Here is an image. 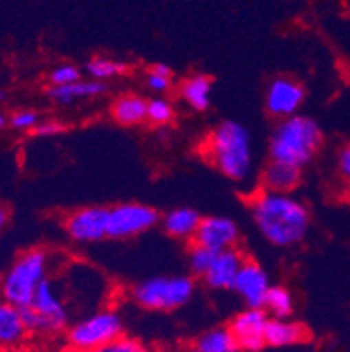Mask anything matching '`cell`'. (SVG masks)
Returning a JSON list of instances; mask_svg holds the SVG:
<instances>
[{
  "mask_svg": "<svg viewBox=\"0 0 350 352\" xmlns=\"http://www.w3.org/2000/svg\"><path fill=\"white\" fill-rule=\"evenodd\" d=\"M250 214L261 235L277 248L300 244L310 230V210L291 193L261 191L250 201Z\"/></svg>",
  "mask_w": 350,
  "mask_h": 352,
  "instance_id": "obj_1",
  "label": "cell"
},
{
  "mask_svg": "<svg viewBox=\"0 0 350 352\" xmlns=\"http://www.w3.org/2000/svg\"><path fill=\"white\" fill-rule=\"evenodd\" d=\"M205 153L212 165L231 181H247L252 172V139L249 130L237 121L221 123L207 139Z\"/></svg>",
  "mask_w": 350,
  "mask_h": 352,
  "instance_id": "obj_2",
  "label": "cell"
},
{
  "mask_svg": "<svg viewBox=\"0 0 350 352\" xmlns=\"http://www.w3.org/2000/svg\"><path fill=\"white\" fill-rule=\"evenodd\" d=\"M322 146L320 126L308 116L284 118L275 126L270 137V160L291 163L294 166H307Z\"/></svg>",
  "mask_w": 350,
  "mask_h": 352,
  "instance_id": "obj_3",
  "label": "cell"
},
{
  "mask_svg": "<svg viewBox=\"0 0 350 352\" xmlns=\"http://www.w3.org/2000/svg\"><path fill=\"white\" fill-rule=\"evenodd\" d=\"M47 252L43 249L21 252L0 280V296L18 309L27 307L39 287L47 280Z\"/></svg>",
  "mask_w": 350,
  "mask_h": 352,
  "instance_id": "obj_4",
  "label": "cell"
},
{
  "mask_svg": "<svg viewBox=\"0 0 350 352\" xmlns=\"http://www.w3.org/2000/svg\"><path fill=\"white\" fill-rule=\"evenodd\" d=\"M124 322L112 309L98 310L74 322L67 331V344L72 352H88L123 337Z\"/></svg>",
  "mask_w": 350,
  "mask_h": 352,
  "instance_id": "obj_5",
  "label": "cell"
},
{
  "mask_svg": "<svg viewBox=\"0 0 350 352\" xmlns=\"http://www.w3.org/2000/svg\"><path fill=\"white\" fill-rule=\"evenodd\" d=\"M195 294V283L186 275H160L137 284L135 302L147 310H175L184 307Z\"/></svg>",
  "mask_w": 350,
  "mask_h": 352,
  "instance_id": "obj_6",
  "label": "cell"
},
{
  "mask_svg": "<svg viewBox=\"0 0 350 352\" xmlns=\"http://www.w3.org/2000/svg\"><path fill=\"white\" fill-rule=\"evenodd\" d=\"M19 310H21L28 331L37 333V335L60 333L69 321L65 303L51 280H44L32 302Z\"/></svg>",
  "mask_w": 350,
  "mask_h": 352,
  "instance_id": "obj_7",
  "label": "cell"
},
{
  "mask_svg": "<svg viewBox=\"0 0 350 352\" xmlns=\"http://www.w3.org/2000/svg\"><path fill=\"white\" fill-rule=\"evenodd\" d=\"M160 223L158 210L144 204H120L109 209L107 236L109 239H130Z\"/></svg>",
  "mask_w": 350,
  "mask_h": 352,
  "instance_id": "obj_8",
  "label": "cell"
},
{
  "mask_svg": "<svg viewBox=\"0 0 350 352\" xmlns=\"http://www.w3.org/2000/svg\"><path fill=\"white\" fill-rule=\"evenodd\" d=\"M109 209L105 207H83L74 210L65 219V232L74 242L93 244L107 236Z\"/></svg>",
  "mask_w": 350,
  "mask_h": 352,
  "instance_id": "obj_9",
  "label": "cell"
},
{
  "mask_svg": "<svg viewBox=\"0 0 350 352\" xmlns=\"http://www.w3.org/2000/svg\"><path fill=\"white\" fill-rule=\"evenodd\" d=\"M268 312L265 309L247 307L237 314L230 322L231 333L243 352H261L266 345V326H268Z\"/></svg>",
  "mask_w": 350,
  "mask_h": 352,
  "instance_id": "obj_10",
  "label": "cell"
},
{
  "mask_svg": "<svg viewBox=\"0 0 350 352\" xmlns=\"http://www.w3.org/2000/svg\"><path fill=\"white\" fill-rule=\"evenodd\" d=\"M305 100V88L294 79L278 78L270 82L266 89V111L275 118L294 116Z\"/></svg>",
  "mask_w": 350,
  "mask_h": 352,
  "instance_id": "obj_11",
  "label": "cell"
},
{
  "mask_svg": "<svg viewBox=\"0 0 350 352\" xmlns=\"http://www.w3.org/2000/svg\"><path fill=\"white\" fill-rule=\"evenodd\" d=\"M270 287L272 284H270V277L265 268L256 261L245 259L237 275L233 291L247 303V307L265 309L266 294H268Z\"/></svg>",
  "mask_w": 350,
  "mask_h": 352,
  "instance_id": "obj_12",
  "label": "cell"
},
{
  "mask_svg": "<svg viewBox=\"0 0 350 352\" xmlns=\"http://www.w3.org/2000/svg\"><path fill=\"white\" fill-rule=\"evenodd\" d=\"M239 226L230 217H201V223L198 226L197 235H195V244L219 252L224 251V249H233V245L239 240Z\"/></svg>",
  "mask_w": 350,
  "mask_h": 352,
  "instance_id": "obj_13",
  "label": "cell"
},
{
  "mask_svg": "<svg viewBox=\"0 0 350 352\" xmlns=\"http://www.w3.org/2000/svg\"><path fill=\"white\" fill-rule=\"evenodd\" d=\"M242 252L237 249H224L214 254L210 267L204 274V280L212 289H233L240 268L243 265Z\"/></svg>",
  "mask_w": 350,
  "mask_h": 352,
  "instance_id": "obj_14",
  "label": "cell"
},
{
  "mask_svg": "<svg viewBox=\"0 0 350 352\" xmlns=\"http://www.w3.org/2000/svg\"><path fill=\"white\" fill-rule=\"evenodd\" d=\"M30 335L21 310L0 296V352H12L23 347Z\"/></svg>",
  "mask_w": 350,
  "mask_h": 352,
  "instance_id": "obj_15",
  "label": "cell"
},
{
  "mask_svg": "<svg viewBox=\"0 0 350 352\" xmlns=\"http://www.w3.org/2000/svg\"><path fill=\"white\" fill-rule=\"evenodd\" d=\"M301 181V168L291 163L270 160L263 168L261 182L265 191H275V193H291Z\"/></svg>",
  "mask_w": 350,
  "mask_h": 352,
  "instance_id": "obj_16",
  "label": "cell"
},
{
  "mask_svg": "<svg viewBox=\"0 0 350 352\" xmlns=\"http://www.w3.org/2000/svg\"><path fill=\"white\" fill-rule=\"evenodd\" d=\"M107 91V85L104 81H96V79H79L76 82L63 86H51L47 89V97L54 104H72L77 100H88V98L102 97Z\"/></svg>",
  "mask_w": 350,
  "mask_h": 352,
  "instance_id": "obj_17",
  "label": "cell"
},
{
  "mask_svg": "<svg viewBox=\"0 0 350 352\" xmlns=\"http://www.w3.org/2000/svg\"><path fill=\"white\" fill-rule=\"evenodd\" d=\"M200 223V214L189 207H177V209L166 212L163 217V228L173 239H195Z\"/></svg>",
  "mask_w": 350,
  "mask_h": 352,
  "instance_id": "obj_18",
  "label": "cell"
},
{
  "mask_svg": "<svg viewBox=\"0 0 350 352\" xmlns=\"http://www.w3.org/2000/svg\"><path fill=\"white\" fill-rule=\"evenodd\" d=\"M111 114L116 123L123 126H135L147 120V100L139 95H123L116 98L111 107Z\"/></svg>",
  "mask_w": 350,
  "mask_h": 352,
  "instance_id": "obj_19",
  "label": "cell"
},
{
  "mask_svg": "<svg viewBox=\"0 0 350 352\" xmlns=\"http://www.w3.org/2000/svg\"><path fill=\"white\" fill-rule=\"evenodd\" d=\"M193 352H243L230 326L210 328L193 344Z\"/></svg>",
  "mask_w": 350,
  "mask_h": 352,
  "instance_id": "obj_20",
  "label": "cell"
},
{
  "mask_svg": "<svg viewBox=\"0 0 350 352\" xmlns=\"http://www.w3.org/2000/svg\"><path fill=\"white\" fill-rule=\"evenodd\" d=\"M307 329L296 321L291 319H270L266 326V345L272 347H285L303 342Z\"/></svg>",
  "mask_w": 350,
  "mask_h": 352,
  "instance_id": "obj_21",
  "label": "cell"
},
{
  "mask_svg": "<svg viewBox=\"0 0 350 352\" xmlns=\"http://www.w3.org/2000/svg\"><path fill=\"white\" fill-rule=\"evenodd\" d=\"M181 97L191 109L204 113L212 100V81L204 74H195L181 85Z\"/></svg>",
  "mask_w": 350,
  "mask_h": 352,
  "instance_id": "obj_22",
  "label": "cell"
},
{
  "mask_svg": "<svg viewBox=\"0 0 350 352\" xmlns=\"http://www.w3.org/2000/svg\"><path fill=\"white\" fill-rule=\"evenodd\" d=\"M85 70L91 79L105 82V79L120 78V76L127 74L128 67L127 63L120 62V60H112L107 58V56H95V58L86 63Z\"/></svg>",
  "mask_w": 350,
  "mask_h": 352,
  "instance_id": "obj_23",
  "label": "cell"
},
{
  "mask_svg": "<svg viewBox=\"0 0 350 352\" xmlns=\"http://www.w3.org/2000/svg\"><path fill=\"white\" fill-rule=\"evenodd\" d=\"M265 310L277 319L289 318L294 310V300L291 291L282 286H272L266 294Z\"/></svg>",
  "mask_w": 350,
  "mask_h": 352,
  "instance_id": "obj_24",
  "label": "cell"
},
{
  "mask_svg": "<svg viewBox=\"0 0 350 352\" xmlns=\"http://www.w3.org/2000/svg\"><path fill=\"white\" fill-rule=\"evenodd\" d=\"M146 82L149 89H153L156 94H165L166 89H170V86H172V69L165 63H154L147 74Z\"/></svg>",
  "mask_w": 350,
  "mask_h": 352,
  "instance_id": "obj_25",
  "label": "cell"
},
{
  "mask_svg": "<svg viewBox=\"0 0 350 352\" xmlns=\"http://www.w3.org/2000/svg\"><path fill=\"white\" fill-rule=\"evenodd\" d=\"M173 114L172 104L166 98H151L147 102V121L153 124H168Z\"/></svg>",
  "mask_w": 350,
  "mask_h": 352,
  "instance_id": "obj_26",
  "label": "cell"
},
{
  "mask_svg": "<svg viewBox=\"0 0 350 352\" xmlns=\"http://www.w3.org/2000/svg\"><path fill=\"white\" fill-rule=\"evenodd\" d=\"M214 254H216V251H210V249L195 244V248H193L191 252H189V267H191L193 274L204 277L207 268L210 267Z\"/></svg>",
  "mask_w": 350,
  "mask_h": 352,
  "instance_id": "obj_27",
  "label": "cell"
},
{
  "mask_svg": "<svg viewBox=\"0 0 350 352\" xmlns=\"http://www.w3.org/2000/svg\"><path fill=\"white\" fill-rule=\"evenodd\" d=\"M83 79V72L77 69L72 63H65V65H58L56 69L51 70L50 74V82L51 86H63L70 85Z\"/></svg>",
  "mask_w": 350,
  "mask_h": 352,
  "instance_id": "obj_28",
  "label": "cell"
},
{
  "mask_svg": "<svg viewBox=\"0 0 350 352\" xmlns=\"http://www.w3.org/2000/svg\"><path fill=\"white\" fill-rule=\"evenodd\" d=\"M88 352H151V351L146 347V345L140 344L139 340H135V338L121 337L118 338V340L111 342V344L102 345V347L93 349V351H88Z\"/></svg>",
  "mask_w": 350,
  "mask_h": 352,
  "instance_id": "obj_29",
  "label": "cell"
},
{
  "mask_svg": "<svg viewBox=\"0 0 350 352\" xmlns=\"http://www.w3.org/2000/svg\"><path fill=\"white\" fill-rule=\"evenodd\" d=\"M9 123H11V126L14 128V130L25 132V130H34V128L41 123V118H39V114L35 113V111L23 109V111H18V113L12 114Z\"/></svg>",
  "mask_w": 350,
  "mask_h": 352,
  "instance_id": "obj_30",
  "label": "cell"
},
{
  "mask_svg": "<svg viewBox=\"0 0 350 352\" xmlns=\"http://www.w3.org/2000/svg\"><path fill=\"white\" fill-rule=\"evenodd\" d=\"M63 130H65V126H63L60 121L47 120V121H41V123L34 128V133L37 137H53V135H58V133H62Z\"/></svg>",
  "mask_w": 350,
  "mask_h": 352,
  "instance_id": "obj_31",
  "label": "cell"
},
{
  "mask_svg": "<svg viewBox=\"0 0 350 352\" xmlns=\"http://www.w3.org/2000/svg\"><path fill=\"white\" fill-rule=\"evenodd\" d=\"M336 166L343 179L350 182V140L340 147L338 156H336Z\"/></svg>",
  "mask_w": 350,
  "mask_h": 352,
  "instance_id": "obj_32",
  "label": "cell"
},
{
  "mask_svg": "<svg viewBox=\"0 0 350 352\" xmlns=\"http://www.w3.org/2000/svg\"><path fill=\"white\" fill-rule=\"evenodd\" d=\"M8 219H9L8 209H6L4 206H0V233H2V230L6 228V225H8Z\"/></svg>",
  "mask_w": 350,
  "mask_h": 352,
  "instance_id": "obj_33",
  "label": "cell"
},
{
  "mask_svg": "<svg viewBox=\"0 0 350 352\" xmlns=\"http://www.w3.org/2000/svg\"><path fill=\"white\" fill-rule=\"evenodd\" d=\"M8 123H9V120L6 118V114L0 113V130H2V128H4Z\"/></svg>",
  "mask_w": 350,
  "mask_h": 352,
  "instance_id": "obj_34",
  "label": "cell"
},
{
  "mask_svg": "<svg viewBox=\"0 0 350 352\" xmlns=\"http://www.w3.org/2000/svg\"><path fill=\"white\" fill-rule=\"evenodd\" d=\"M345 200L350 204V182H349V186H347V190H345Z\"/></svg>",
  "mask_w": 350,
  "mask_h": 352,
  "instance_id": "obj_35",
  "label": "cell"
}]
</instances>
